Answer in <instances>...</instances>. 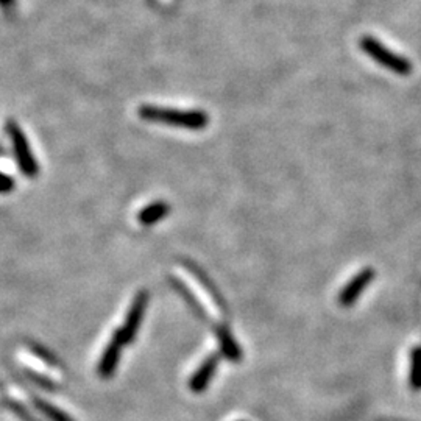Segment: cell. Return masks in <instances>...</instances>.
<instances>
[{"mask_svg": "<svg viewBox=\"0 0 421 421\" xmlns=\"http://www.w3.org/2000/svg\"><path fill=\"white\" fill-rule=\"evenodd\" d=\"M139 117L147 122L164 123L176 128L203 130L208 127L209 117L203 111H180L173 108H162L154 105H142L138 111Z\"/></svg>", "mask_w": 421, "mask_h": 421, "instance_id": "cell-1", "label": "cell"}, {"mask_svg": "<svg viewBox=\"0 0 421 421\" xmlns=\"http://www.w3.org/2000/svg\"><path fill=\"white\" fill-rule=\"evenodd\" d=\"M360 49L364 50L367 55H370L376 63L393 71L398 75H409L412 72V66L405 58L396 55L395 51L389 50L384 44L370 38V36H365V38L360 39Z\"/></svg>", "mask_w": 421, "mask_h": 421, "instance_id": "cell-2", "label": "cell"}, {"mask_svg": "<svg viewBox=\"0 0 421 421\" xmlns=\"http://www.w3.org/2000/svg\"><path fill=\"white\" fill-rule=\"evenodd\" d=\"M6 131H8L10 139L13 142L14 154H16V161L19 164L20 172L25 176H28V178H33V176L38 175L39 167H38V162L35 161V157L30 150V144H28L25 135L19 128V125L13 121L6 123Z\"/></svg>", "mask_w": 421, "mask_h": 421, "instance_id": "cell-3", "label": "cell"}, {"mask_svg": "<svg viewBox=\"0 0 421 421\" xmlns=\"http://www.w3.org/2000/svg\"><path fill=\"white\" fill-rule=\"evenodd\" d=\"M147 303H149V293L147 292H139L135 301L131 303V307L127 314V320H125L123 328L119 331V336L123 343H130L133 338H135L140 323H142Z\"/></svg>", "mask_w": 421, "mask_h": 421, "instance_id": "cell-4", "label": "cell"}, {"mask_svg": "<svg viewBox=\"0 0 421 421\" xmlns=\"http://www.w3.org/2000/svg\"><path fill=\"white\" fill-rule=\"evenodd\" d=\"M374 278V270L373 269H364L360 270L356 276L351 278L343 289L338 293V303L343 307H348L353 306L354 303L359 300V297L362 295L370 283Z\"/></svg>", "mask_w": 421, "mask_h": 421, "instance_id": "cell-5", "label": "cell"}, {"mask_svg": "<svg viewBox=\"0 0 421 421\" xmlns=\"http://www.w3.org/2000/svg\"><path fill=\"white\" fill-rule=\"evenodd\" d=\"M217 365H219L217 354H211V356L206 358V360L197 368V372L189 381L190 390L195 391V393H200V391L208 389L211 379L214 378V374H216Z\"/></svg>", "mask_w": 421, "mask_h": 421, "instance_id": "cell-6", "label": "cell"}, {"mask_svg": "<svg viewBox=\"0 0 421 421\" xmlns=\"http://www.w3.org/2000/svg\"><path fill=\"white\" fill-rule=\"evenodd\" d=\"M122 345H123V342L119 336V332H116L113 341L108 343L105 353H103L102 360L99 364V373L102 378H109V376L114 374L117 364H119Z\"/></svg>", "mask_w": 421, "mask_h": 421, "instance_id": "cell-7", "label": "cell"}, {"mask_svg": "<svg viewBox=\"0 0 421 421\" xmlns=\"http://www.w3.org/2000/svg\"><path fill=\"white\" fill-rule=\"evenodd\" d=\"M216 334L220 343V351L226 359H230L233 362H239L242 358V351L239 348V345L236 343L234 337L231 336V332L225 327H217L216 328Z\"/></svg>", "mask_w": 421, "mask_h": 421, "instance_id": "cell-8", "label": "cell"}, {"mask_svg": "<svg viewBox=\"0 0 421 421\" xmlns=\"http://www.w3.org/2000/svg\"><path fill=\"white\" fill-rule=\"evenodd\" d=\"M169 214V205L164 202H154L149 206H145V208L138 214V221L140 225H145V226H150L158 224V221L166 217Z\"/></svg>", "mask_w": 421, "mask_h": 421, "instance_id": "cell-9", "label": "cell"}, {"mask_svg": "<svg viewBox=\"0 0 421 421\" xmlns=\"http://www.w3.org/2000/svg\"><path fill=\"white\" fill-rule=\"evenodd\" d=\"M409 384L412 390H421V346H417V348H413L410 353Z\"/></svg>", "mask_w": 421, "mask_h": 421, "instance_id": "cell-10", "label": "cell"}, {"mask_svg": "<svg viewBox=\"0 0 421 421\" xmlns=\"http://www.w3.org/2000/svg\"><path fill=\"white\" fill-rule=\"evenodd\" d=\"M36 405H38L39 410H42L44 413H46V415H47L49 418H51L54 421H69L68 417H64L61 412H58V410H55L54 408H50V405L46 404V403L36 401Z\"/></svg>", "mask_w": 421, "mask_h": 421, "instance_id": "cell-11", "label": "cell"}, {"mask_svg": "<svg viewBox=\"0 0 421 421\" xmlns=\"http://www.w3.org/2000/svg\"><path fill=\"white\" fill-rule=\"evenodd\" d=\"M14 189V181L11 176L0 172V194H6Z\"/></svg>", "mask_w": 421, "mask_h": 421, "instance_id": "cell-12", "label": "cell"}, {"mask_svg": "<svg viewBox=\"0 0 421 421\" xmlns=\"http://www.w3.org/2000/svg\"><path fill=\"white\" fill-rule=\"evenodd\" d=\"M13 2L14 0H0V6H2V8H11Z\"/></svg>", "mask_w": 421, "mask_h": 421, "instance_id": "cell-13", "label": "cell"}]
</instances>
